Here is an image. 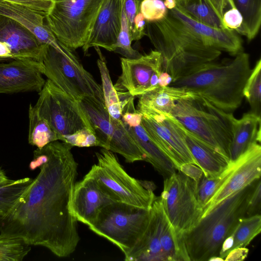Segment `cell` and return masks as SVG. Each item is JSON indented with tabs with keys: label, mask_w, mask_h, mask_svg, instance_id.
<instances>
[{
	"label": "cell",
	"mask_w": 261,
	"mask_h": 261,
	"mask_svg": "<svg viewBox=\"0 0 261 261\" xmlns=\"http://www.w3.org/2000/svg\"><path fill=\"white\" fill-rule=\"evenodd\" d=\"M121 120L140 149L145 161L151 164L165 178L175 173L177 168L171 158L151 139L142 123V114L134 106V97L126 94L120 97Z\"/></svg>",
	"instance_id": "4fadbf2b"
},
{
	"label": "cell",
	"mask_w": 261,
	"mask_h": 261,
	"mask_svg": "<svg viewBox=\"0 0 261 261\" xmlns=\"http://www.w3.org/2000/svg\"><path fill=\"white\" fill-rule=\"evenodd\" d=\"M249 250L239 247L231 250L224 258L226 261H242L247 257Z\"/></svg>",
	"instance_id": "f6af8a7d"
},
{
	"label": "cell",
	"mask_w": 261,
	"mask_h": 261,
	"mask_svg": "<svg viewBox=\"0 0 261 261\" xmlns=\"http://www.w3.org/2000/svg\"><path fill=\"white\" fill-rule=\"evenodd\" d=\"M147 22L142 13L139 12L135 18V34L133 41L139 40L146 35Z\"/></svg>",
	"instance_id": "ee69618b"
},
{
	"label": "cell",
	"mask_w": 261,
	"mask_h": 261,
	"mask_svg": "<svg viewBox=\"0 0 261 261\" xmlns=\"http://www.w3.org/2000/svg\"><path fill=\"white\" fill-rule=\"evenodd\" d=\"M243 96L247 100L251 113L261 115V60L257 61L243 89Z\"/></svg>",
	"instance_id": "e575fe53"
},
{
	"label": "cell",
	"mask_w": 261,
	"mask_h": 261,
	"mask_svg": "<svg viewBox=\"0 0 261 261\" xmlns=\"http://www.w3.org/2000/svg\"><path fill=\"white\" fill-rule=\"evenodd\" d=\"M95 48L100 56V58L97 61V65L101 79L105 105L112 117L116 119H121V101L118 92L112 83L109 69L99 47Z\"/></svg>",
	"instance_id": "4dcf8cb0"
},
{
	"label": "cell",
	"mask_w": 261,
	"mask_h": 261,
	"mask_svg": "<svg viewBox=\"0 0 261 261\" xmlns=\"http://www.w3.org/2000/svg\"><path fill=\"white\" fill-rule=\"evenodd\" d=\"M146 35L162 59V71L172 82L191 74L203 65L213 62L220 50L205 45L168 12L162 20L147 22Z\"/></svg>",
	"instance_id": "7a4b0ae2"
},
{
	"label": "cell",
	"mask_w": 261,
	"mask_h": 261,
	"mask_svg": "<svg viewBox=\"0 0 261 261\" xmlns=\"http://www.w3.org/2000/svg\"><path fill=\"white\" fill-rule=\"evenodd\" d=\"M260 117L251 112L244 114L240 119L235 118L229 148L231 162H236L254 144L260 143Z\"/></svg>",
	"instance_id": "d4e9b609"
},
{
	"label": "cell",
	"mask_w": 261,
	"mask_h": 261,
	"mask_svg": "<svg viewBox=\"0 0 261 261\" xmlns=\"http://www.w3.org/2000/svg\"><path fill=\"white\" fill-rule=\"evenodd\" d=\"M251 70L249 55L242 51L228 63L205 64L170 86L192 90L220 110L232 113L242 104Z\"/></svg>",
	"instance_id": "3957f363"
},
{
	"label": "cell",
	"mask_w": 261,
	"mask_h": 261,
	"mask_svg": "<svg viewBox=\"0 0 261 261\" xmlns=\"http://www.w3.org/2000/svg\"><path fill=\"white\" fill-rule=\"evenodd\" d=\"M185 133L187 146L204 175L216 176L228 168L231 163L228 158L186 128Z\"/></svg>",
	"instance_id": "cb8c5ba5"
},
{
	"label": "cell",
	"mask_w": 261,
	"mask_h": 261,
	"mask_svg": "<svg viewBox=\"0 0 261 261\" xmlns=\"http://www.w3.org/2000/svg\"><path fill=\"white\" fill-rule=\"evenodd\" d=\"M177 1H178V0H177Z\"/></svg>",
	"instance_id": "f907efd6"
},
{
	"label": "cell",
	"mask_w": 261,
	"mask_h": 261,
	"mask_svg": "<svg viewBox=\"0 0 261 261\" xmlns=\"http://www.w3.org/2000/svg\"><path fill=\"white\" fill-rule=\"evenodd\" d=\"M77 101L86 114L100 147L109 150L113 130V117L109 115L105 103L91 98H84Z\"/></svg>",
	"instance_id": "4316f807"
},
{
	"label": "cell",
	"mask_w": 261,
	"mask_h": 261,
	"mask_svg": "<svg viewBox=\"0 0 261 261\" xmlns=\"http://www.w3.org/2000/svg\"><path fill=\"white\" fill-rule=\"evenodd\" d=\"M197 187L194 180L180 171L165 178L160 197L164 212L179 236L194 226L202 216Z\"/></svg>",
	"instance_id": "8fae6325"
},
{
	"label": "cell",
	"mask_w": 261,
	"mask_h": 261,
	"mask_svg": "<svg viewBox=\"0 0 261 261\" xmlns=\"http://www.w3.org/2000/svg\"><path fill=\"white\" fill-rule=\"evenodd\" d=\"M172 82L171 76L167 72L162 71L159 77V86L165 87L170 86Z\"/></svg>",
	"instance_id": "bcb514c9"
},
{
	"label": "cell",
	"mask_w": 261,
	"mask_h": 261,
	"mask_svg": "<svg viewBox=\"0 0 261 261\" xmlns=\"http://www.w3.org/2000/svg\"><path fill=\"white\" fill-rule=\"evenodd\" d=\"M38 94V100L33 107L49 122L60 141L86 128L93 132L78 101L49 80L46 81Z\"/></svg>",
	"instance_id": "30bf717a"
},
{
	"label": "cell",
	"mask_w": 261,
	"mask_h": 261,
	"mask_svg": "<svg viewBox=\"0 0 261 261\" xmlns=\"http://www.w3.org/2000/svg\"><path fill=\"white\" fill-rule=\"evenodd\" d=\"M150 209L113 202L104 207L89 228L117 246L124 256L136 246L148 225Z\"/></svg>",
	"instance_id": "ba28073f"
},
{
	"label": "cell",
	"mask_w": 261,
	"mask_h": 261,
	"mask_svg": "<svg viewBox=\"0 0 261 261\" xmlns=\"http://www.w3.org/2000/svg\"><path fill=\"white\" fill-rule=\"evenodd\" d=\"M0 14L9 17L29 30L44 44L59 49L66 47L57 39L48 25L44 22L45 16L26 7L0 1Z\"/></svg>",
	"instance_id": "7402d4cb"
},
{
	"label": "cell",
	"mask_w": 261,
	"mask_h": 261,
	"mask_svg": "<svg viewBox=\"0 0 261 261\" xmlns=\"http://www.w3.org/2000/svg\"><path fill=\"white\" fill-rule=\"evenodd\" d=\"M236 162V167L230 176L208 202L203 210L202 216L221 201L243 189L260 177V143L252 145Z\"/></svg>",
	"instance_id": "9a60e30c"
},
{
	"label": "cell",
	"mask_w": 261,
	"mask_h": 261,
	"mask_svg": "<svg viewBox=\"0 0 261 261\" xmlns=\"http://www.w3.org/2000/svg\"><path fill=\"white\" fill-rule=\"evenodd\" d=\"M168 13L179 20L205 45L236 56L243 51L242 40L234 31L219 29L199 22L178 7Z\"/></svg>",
	"instance_id": "ffe728a7"
},
{
	"label": "cell",
	"mask_w": 261,
	"mask_h": 261,
	"mask_svg": "<svg viewBox=\"0 0 261 261\" xmlns=\"http://www.w3.org/2000/svg\"><path fill=\"white\" fill-rule=\"evenodd\" d=\"M198 95L197 93L185 88L159 86L139 96L137 110L142 114H171L176 101Z\"/></svg>",
	"instance_id": "603a6c76"
},
{
	"label": "cell",
	"mask_w": 261,
	"mask_h": 261,
	"mask_svg": "<svg viewBox=\"0 0 261 261\" xmlns=\"http://www.w3.org/2000/svg\"><path fill=\"white\" fill-rule=\"evenodd\" d=\"M160 240L166 261H190L182 237L176 233L163 206L160 214Z\"/></svg>",
	"instance_id": "83f0119b"
},
{
	"label": "cell",
	"mask_w": 261,
	"mask_h": 261,
	"mask_svg": "<svg viewBox=\"0 0 261 261\" xmlns=\"http://www.w3.org/2000/svg\"><path fill=\"white\" fill-rule=\"evenodd\" d=\"M30 250V245L20 238L0 236V261H21Z\"/></svg>",
	"instance_id": "d590c367"
},
{
	"label": "cell",
	"mask_w": 261,
	"mask_h": 261,
	"mask_svg": "<svg viewBox=\"0 0 261 261\" xmlns=\"http://www.w3.org/2000/svg\"><path fill=\"white\" fill-rule=\"evenodd\" d=\"M178 171L194 180L197 185L201 178L203 173L198 166L192 163H185L181 165Z\"/></svg>",
	"instance_id": "7bdbcfd3"
},
{
	"label": "cell",
	"mask_w": 261,
	"mask_h": 261,
	"mask_svg": "<svg viewBox=\"0 0 261 261\" xmlns=\"http://www.w3.org/2000/svg\"><path fill=\"white\" fill-rule=\"evenodd\" d=\"M139 1V2L140 3V4L141 3V2L143 1V0H138Z\"/></svg>",
	"instance_id": "681fc988"
},
{
	"label": "cell",
	"mask_w": 261,
	"mask_h": 261,
	"mask_svg": "<svg viewBox=\"0 0 261 261\" xmlns=\"http://www.w3.org/2000/svg\"><path fill=\"white\" fill-rule=\"evenodd\" d=\"M9 179L5 171L0 168V184L7 181Z\"/></svg>",
	"instance_id": "c3c4849f"
},
{
	"label": "cell",
	"mask_w": 261,
	"mask_h": 261,
	"mask_svg": "<svg viewBox=\"0 0 261 261\" xmlns=\"http://www.w3.org/2000/svg\"><path fill=\"white\" fill-rule=\"evenodd\" d=\"M234 6L232 0L177 1V6L191 17L219 29H227L222 18L224 13Z\"/></svg>",
	"instance_id": "484cf974"
},
{
	"label": "cell",
	"mask_w": 261,
	"mask_h": 261,
	"mask_svg": "<svg viewBox=\"0 0 261 261\" xmlns=\"http://www.w3.org/2000/svg\"><path fill=\"white\" fill-rule=\"evenodd\" d=\"M140 4L138 0H124V9L132 41L135 34V18L140 12Z\"/></svg>",
	"instance_id": "b9f144b4"
},
{
	"label": "cell",
	"mask_w": 261,
	"mask_h": 261,
	"mask_svg": "<svg viewBox=\"0 0 261 261\" xmlns=\"http://www.w3.org/2000/svg\"><path fill=\"white\" fill-rule=\"evenodd\" d=\"M139 10L147 22L161 20L168 13L163 0H143Z\"/></svg>",
	"instance_id": "74e56055"
},
{
	"label": "cell",
	"mask_w": 261,
	"mask_h": 261,
	"mask_svg": "<svg viewBox=\"0 0 261 261\" xmlns=\"http://www.w3.org/2000/svg\"><path fill=\"white\" fill-rule=\"evenodd\" d=\"M243 18L239 33L249 40L255 38L261 23V0H232Z\"/></svg>",
	"instance_id": "f546056e"
},
{
	"label": "cell",
	"mask_w": 261,
	"mask_h": 261,
	"mask_svg": "<svg viewBox=\"0 0 261 261\" xmlns=\"http://www.w3.org/2000/svg\"><path fill=\"white\" fill-rule=\"evenodd\" d=\"M72 147L57 140L34 151L29 168L39 173L0 221V236L20 238L59 257L75 250L80 238L71 201L78 165Z\"/></svg>",
	"instance_id": "6da1fadb"
},
{
	"label": "cell",
	"mask_w": 261,
	"mask_h": 261,
	"mask_svg": "<svg viewBox=\"0 0 261 261\" xmlns=\"http://www.w3.org/2000/svg\"><path fill=\"white\" fill-rule=\"evenodd\" d=\"M164 3L168 10L174 9L177 6V0H164Z\"/></svg>",
	"instance_id": "7dc6e473"
},
{
	"label": "cell",
	"mask_w": 261,
	"mask_h": 261,
	"mask_svg": "<svg viewBox=\"0 0 261 261\" xmlns=\"http://www.w3.org/2000/svg\"><path fill=\"white\" fill-rule=\"evenodd\" d=\"M171 114L187 130L229 159L236 118L232 113L220 110L199 95L176 101Z\"/></svg>",
	"instance_id": "5b68a950"
},
{
	"label": "cell",
	"mask_w": 261,
	"mask_h": 261,
	"mask_svg": "<svg viewBox=\"0 0 261 261\" xmlns=\"http://www.w3.org/2000/svg\"><path fill=\"white\" fill-rule=\"evenodd\" d=\"M33 179L25 177L10 179L0 184V221L31 185Z\"/></svg>",
	"instance_id": "1f68e13d"
},
{
	"label": "cell",
	"mask_w": 261,
	"mask_h": 261,
	"mask_svg": "<svg viewBox=\"0 0 261 261\" xmlns=\"http://www.w3.org/2000/svg\"><path fill=\"white\" fill-rule=\"evenodd\" d=\"M39 62L23 59L0 63V94L40 92L46 81Z\"/></svg>",
	"instance_id": "e0dca14e"
},
{
	"label": "cell",
	"mask_w": 261,
	"mask_h": 261,
	"mask_svg": "<svg viewBox=\"0 0 261 261\" xmlns=\"http://www.w3.org/2000/svg\"><path fill=\"white\" fill-rule=\"evenodd\" d=\"M0 42L11 51L12 60L23 59L39 62L45 44L14 20L0 14Z\"/></svg>",
	"instance_id": "d6986e66"
},
{
	"label": "cell",
	"mask_w": 261,
	"mask_h": 261,
	"mask_svg": "<svg viewBox=\"0 0 261 261\" xmlns=\"http://www.w3.org/2000/svg\"><path fill=\"white\" fill-rule=\"evenodd\" d=\"M261 182L260 178L253 182L247 199L246 217L260 215Z\"/></svg>",
	"instance_id": "ab89813d"
},
{
	"label": "cell",
	"mask_w": 261,
	"mask_h": 261,
	"mask_svg": "<svg viewBox=\"0 0 261 261\" xmlns=\"http://www.w3.org/2000/svg\"><path fill=\"white\" fill-rule=\"evenodd\" d=\"M45 16L49 29L59 42L70 50L87 42L103 0H53Z\"/></svg>",
	"instance_id": "52a82bcc"
},
{
	"label": "cell",
	"mask_w": 261,
	"mask_h": 261,
	"mask_svg": "<svg viewBox=\"0 0 261 261\" xmlns=\"http://www.w3.org/2000/svg\"><path fill=\"white\" fill-rule=\"evenodd\" d=\"M113 202L115 201L88 172L82 180L75 183L71 210L77 221L89 227L95 222L102 208Z\"/></svg>",
	"instance_id": "2e32d148"
},
{
	"label": "cell",
	"mask_w": 261,
	"mask_h": 261,
	"mask_svg": "<svg viewBox=\"0 0 261 261\" xmlns=\"http://www.w3.org/2000/svg\"><path fill=\"white\" fill-rule=\"evenodd\" d=\"M124 3V0H103L88 40L82 47L85 54L91 47L115 51Z\"/></svg>",
	"instance_id": "ac0fdd59"
},
{
	"label": "cell",
	"mask_w": 261,
	"mask_h": 261,
	"mask_svg": "<svg viewBox=\"0 0 261 261\" xmlns=\"http://www.w3.org/2000/svg\"><path fill=\"white\" fill-rule=\"evenodd\" d=\"M31 9L46 16L52 8L53 0H0Z\"/></svg>",
	"instance_id": "60d3db41"
},
{
	"label": "cell",
	"mask_w": 261,
	"mask_h": 261,
	"mask_svg": "<svg viewBox=\"0 0 261 261\" xmlns=\"http://www.w3.org/2000/svg\"><path fill=\"white\" fill-rule=\"evenodd\" d=\"M252 183L220 202L182 234L190 261L208 260L219 256L223 242L246 217Z\"/></svg>",
	"instance_id": "277c9868"
},
{
	"label": "cell",
	"mask_w": 261,
	"mask_h": 261,
	"mask_svg": "<svg viewBox=\"0 0 261 261\" xmlns=\"http://www.w3.org/2000/svg\"><path fill=\"white\" fill-rule=\"evenodd\" d=\"M29 143L41 148L48 143L60 140L59 136L49 122L30 105L29 108Z\"/></svg>",
	"instance_id": "f1b7e54d"
},
{
	"label": "cell",
	"mask_w": 261,
	"mask_h": 261,
	"mask_svg": "<svg viewBox=\"0 0 261 261\" xmlns=\"http://www.w3.org/2000/svg\"><path fill=\"white\" fill-rule=\"evenodd\" d=\"M122 73L114 86L117 92H126L139 96L152 90L150 82L153 75L162 71V59L157 50L142 55L137 59L121 58Z\"/></svg>",
	"instance_id": "5bb4252c"
},
{
	"label": "cell",
	"mask_w": 261,
	"mask_h": 261,
	"mask_svg": "<svg viewBox=\"0 0 261 261\" xmlns=\"http://www.w3.org/2000/svg\"><path fill=\"white\" fill-rule=\"evenodd\" d=\"M130 39L124 5L121 14V29L119 32L115 52L119 53L127 59H137L142 55L131 46Z\"/></svg>",
	"instance_id": "8d00e7d4"
},
{
	"label": "cell",
	"mask_w": 261,
	"mask_h": 261,
	"mask_svg": "<svg viewBox=\"0 0 261 261\" xmlns=\"http://www.w3.org/2000/svg\"><path fill=\"white\" fill-rule=\"evenodd\" d=\"M160 197L156 196L150 208L148 225L134 248L125 256L126 261H166L160 240Z\"/></svg>",
	"instance_id": "44dd1931"
},
{
	"label": "cell",
	"mask_w": 261,
	"mask_h": 261,
	"mask_svg": "<svg viewBox=\"0 0 261 261\" xmlns=\"http://www.w3.org/2000/svg\"><path fill=\"white\" fill-rule=\"evenodd\" d=\"M62 142L69 144L72 146L79 147H100V143L93 132L88 128L65 138Z\"/></svg>",
	"instance_id": "f35d334b"
},
{
	"label": "cell",
	"mask_w": 261,
	"mask_h": 261,
	"mask_svg": "<svg viewBox=\"0 0 261 261\" xmlns=\"http://www.w3.org/2000/svg\"><path fill=\"white\" fill-rule=\"evenodd\" d=\"M261 230V216L255 215L242 218L231 234L233 245L231 250L246 247Z\"/></svg>",
	"instance_id": "d6a6232c"
},
{
	"label": "cell",
	"mask_w": 261,
	"mask_h": 261,
	"mask_svg": "<svg viewBox=\"0 0 261 261\" xmlns=\"http://www.w3.org/2000/svg\"><path fill=\"white\" fill-rule=\"evenodd\" d=\"M96 155L97 163L89 172L114 201L150 209L155 195L144 180L130 176L113 152L102 148Z\"/></svg>",
	"instance_id": "9c48e42d"
},
{
	"label": "cell",
	"mask_w": 261,
	"mask_h": 261,
	"mask_svg": "<svg viewBox=\"0 0 261 261\" xmlns=\"http://www.w3.org/2000/svg\"><path fill=\"white\" fill-rule=\"evenodd\" d=\"M142 123L151 139L171 158L177 170L185 163L197 166L186 142L185 127L171 114H142Z\"/></svg>",
	"instance_id": "7c38bea8"
},
{
	"label": "cell",
	"mask_w": 261,
	"mask_h": 261,
	"mask_svg": "<svg viewBox=\"0 0 261 261\" xmlns=\"http://www.w3.org/2000/svg\"><path fill=\"white\" fill-rule=\"evenodd\" d=\"M39 63L42 74L76 101L92 98L104 102L101 86L68 48L45 44Z\"/></svg>",
	"instance_id": "8992f818"
},
{
	"label": "cell",
	"mask_w": 261,
	"mask_h": 261,
	"mask_svg": "<svg viewBox=\"0 0 261 261\" xmlns=\"http://www.w3.org/2000/svg\"><path fill=\"white\" fill-rule=\"evenodd\" d=\"M236 165V162H231L227 169L216 176L207 177L203 174L197 187V194L199 204L203 210L216 192L230 176Z\"/></svg>",
	"instance_id": "836d02e7"
}]
</instances>
